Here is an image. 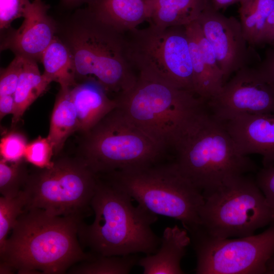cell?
I'll use <instances>...</instances> for the list:
<instances>
[{"label":"cell","instance_id":"obj_1","mask_svg":"<svg viewBox=\"0 0 274 274\" xmlns=\"http://www.w3.org/2000/svg\"><path fill=\"white\" fill-rule=\"evenodd\" d=\"M83 218L54 215L40 209L25 211L0 253L1 261L18 273H64L95 255L85 253L78 239Z\"/></svg>","mask_w":274,"mask_h":274},{"label":"cell","instance_id":"obj_2","mask_svg":"<svg viewBox=\"0 0 274 274\" xmlns=\"http://www.w3.org/2000/svg\"><path fill=\"white\" fill-rule=\"evenodd\" d=\"M57 23L56 36L68 48L77 83L91 80L118 95L135 84L126 54L125 33L104 22L86 6Z\"/></svg>","mask_w":274,"mask_h":274},{"label":"cell","instance_id":"obj_3","mask_svg":"<svg viewBox=\"0 0 274 274\" xmlns=\"http://www.w3.org/2000/svg\"><path fill=\"white\" fill-rule=\"evenodd\" d=\"M90 207L92 224L81 223L80 241L92 253L103 256H124L156 252L160 238L152 230L157 215L142 206H134L125 191L99 176Z\"/></svg>","mask_w":274,"mask_h":274},{"label":"cell","instance_id":"obj_4","mask_svg":"<svg viewBox=\"0 0 274 274\" xmlns=\"http://www.w3.org/2000/svg\"><path fill=\"white\" fill-rule=\"evenodd\" d=\"M173 147L176 152L175 162L202 193L256 168L248 155L238 151L224 123L207 107L186 127Z\"/></svg>","mask_w":274,"mask_h":274},{"label":"cell","instance_id":"obj_5","mask_svg":"<svg viewBox=\"0 0 274 274\" xmlns=\"http://www.w3.org/2000/svg\"><path fill=\"white\" fill-rule=\"evenodd\" d=\"M116 98L126 116L164 148L173 147L206 107L194 93L142 74L131 89Z\"/></svg>","mask_w":274,"mask_h":274},{"label":"cell","instance_id":"obj_6","mask_svg":"<svg viewBox=\"0 0 274 274\" xmlns=\"http://www.w3.org/2000/svg\"><path fill=\"white\" fill-rule=\"evenodd\" d=\"M103 176L148 211L179 220L186 230L200 225L199 212L204 202L202 192L175 162Z\"/></svg>","mask_w":274,"mask_h":274},{"label":"cell","instance_id":"obj_7","mask_svg":"<svg viewBox=\"0 0 274 274\" xmlns=\"http://www.w3.org/2000/svg\"><path fill=\"white\" fill-rule=\"evenodd\" d=\"M83 133L77 157L97 175L157 163L164 149L118 107Z\"/></svg>","mask_w":274,"mask_h":274},{"label":"cell","instance_id":"obj_8","mask_svg":"<svg viewBox=\"0 0 274 274\" xmlns=\"http://www.w3.org/2000/svg\"><path fill=\"white\" fill-rule=\"evenodd\" d=\"M202 194L199 226L210 236H249L274 223V210L256 181L246 174L232 177Z\"/></svg>","mask_w":274,"mask_h":274},{"label":"cell","instance_id":"obj_9","mask_svg":"<svg viewBox=\"0 0 274 274\" xmlns=\"http://www.w3.org/2000/svg\"><path fill=\"white\" fill-rule=\"evenodd\" d=\"M125 39L126 56L134 70L195 94L185 26L149 25L127 32Z\"/></svg>","mask_w":274,"mask_h":274},{"label":"cell","instance_id":"obj_10","mask_svg":"<svg viewBox=\"0 0 274 274\" xmlns=\"http://www.w3.org/2000/svg\"><path fill=\"white\" fill-rule=\"evenodd\" d=\"M98 179L78 157H62L49 167H35L23 190L27 198L25 211L40 209L54 215L84 217Z\"/></svg>","mask_w":274,"mask_h":274},{"label":"cell","instance_id":"obj_11","mask_svg":"<svg viewBox=\"0 0 274 274\" xmlns=\"http://www.w3.org/2000/svg\"><path fill=\"white\" fill-rule=\"evenodd\" d=\"M196 257L197 274L265 273L274 254V223L257 234L219 238L199 225L187 230Z\"/></svg>","mask_w":274,"mask_h":274},{"label":"cell","instance_id":"obj_12","mask_svg":"<svg viewBox=\"0 0 274 274\" xmlns=\"http://www.w3.org/2000/svg\"><path fill=\"white\" fill-rule=\"evenodd\" d=\"M206 106L221 121L242 115L274 114V89L256 68L246 66L236 71Z\"/></svg>","mask_w":274,"mask_h":274},{"label":"cell","instance_id":"obj_13","mask_svg":"<svg viewBox=\"0 0 274 274\" xmlns=\"http://www.w3.org/2000/svg\"><path fill=\"white\" fill-rule=\"evenodd\" d=\"M196 21L214 49L225 83L230 75L247 66L249 43L241 22L233 16L223 15L211 4Z\"/></svg>","mask_w":274,"mask_h":274},{"label":"cell","instance_id":"obj_14","mask_svg":"<svg viewBox=\"0 0 274 274\" xmlns=\"http://www.w3.org/2000/svg\"><path fill=\"white\" fill-rule=\"evenodd\" d=\"M42 0H32L24 9V19L17 29H10L1 42L2 50L9 49L15 56L41 61L43 53L56 35L57 23L48 14Z\"/></svg>","mask_w":274,"mask_h":274},{"label":"cell","instance_id":"obj_15","mask_svg":"<svg viewBox=\"0 0 274 274\" xmlns=\"http://www.w3.org/2000/svg\"><path fill=\"white\" fill-rule=\"evenodd\" d=\"M222 122L242 154L261 155L264 166L274 163V114L242 115Z\"/></svg>","mask_w":274,"mask_h":274},{"label":"cell","instance_id":"obj_16","mask_svg":"<svg viewBox=\"0 0 274 274\" xmlns=\"http://www.w3.org/2000/svg\"><path fill=\"white\" fill-rule=\"evenodd\" d=\"M190 244V236L185 228L177 225L167 227L160 238L159 248L140 258L138 264L144 274L185 273L181 263Z\"/></svg>","mask_w":274,"mask_h":274},{"label":"cell","instance_id":"obj_17","mask_svg":"<svg viewBox=\"0 0 274 274\" xmlns=\"http://www.w3.org/2000/svg\"><path fill=\"white\" fill-rule=\"evenodd\" d=\"M77 112L78 131L86 132L118 107L116 98H111L97 82L88 80L77 83L70 90Z\"/></svg>","mask_w":274,"mask_h":274},{"label":"cell","instance_id":"obj_18","mask_svg":"<svg viewBox=\"0 0 274 274\" xmlns=\"http://www.w3.org/2000/svg\"><path fill=\"white\" fill-rule=\"evenodd\" d=\"M87 7L99 19L123 33L148 21L150 15L146 0H96Z\"/></svg>","mask_w":274,"mask_h":274},{"label":"cell","instance_id":"obj_19","mask_svg":"<svg viewBox=\"0 0 274 274\" xmlns=\"http://www.w3.org/2000/svg\"><path fill=\"white\" fill-rule=\"evenodd\" d=\"M149 25L160 28L186 26L196 21L210 0H151Z\"/></svg>","mask_w":274,"mask_h":274},{"label":"cell","instance_id":"obj_20","mask_svg":"<svg viewBox=\"0 0 274 274\" xmlns=\"http://www.w3.org/2000/svg\"><path fill=\"white\" fill-rule=\"evenodd\" d=\"M50 83L43 74H41L37 62L23 58L21 72L13 95L15 106L12 114V125L19 121L27 108L43 94Z\"/></svg>","mask_w":274,"mask_h":274},{"label":"cell","instance_id":"obj_21","mask_svg":"<svg viewBox=\"0 0 274 274\" xmlns=\"http://www.w3.org/2000/svg\"><path fill=\"white\" fill-rule=\"evenodd\" d=\"M71 89H60L52 112L49 134L54 153L57 154L63 148L67 138L78 131L76 110L72 100Z\"/></svg>","mask_w":274,"mask_h":274},{"label":"cell","instance_id":"obj_22","mask_svg":"<svg viewBox=\"0 0 274 274\" xmlns=\"http://www.w3.org/2000/svg\"><path fill=\"white\" fill-rule=\"evenodd\" d=\"M43 74L61 89H71L77 83L73 61L65 45L56 36L43 54Z\"/></svg>","mask_w":274,"mask_h":274},{"label":"cell","instance_id":"obj_23","mask_svg":"<svg viewBox=\"0 0 274 274\" xmlns=\"http://www.w3.org/2000/svg\"><path fill=\"white\" fill-rule=\"evenodd\" d=\"M239 3V21L244 36L249 45H260L263 26L274 0H241Z\"/></svg>","mask_w":274,"mask_h":274},{"label":"cell","instance_id":"obj_24","mask_svg":"<svg viewBox=\"0 0 274 274\" xmlns=\"http://www.w3.org/2000/svg\"><path fill=\"white\" fill-rule=\"evenodd\" d=\"M139 258L135 254L124 256H103L94 257L74 265L68 270L74 274H128L138 264Z\"/></svg>","mask_w":274,"mask_h":274},{"label":"cell","instance_id":"obj_25","mask_svg":"<svg viewBox=\"0 0 274 274\" xmlns=\"http://www.w3.org/2000/svg\"><path fill=\"white\" fill-rule=\"evenodd\" d=\"M24 159L16 162L0 160V192L2 196L14 198L22 191L29 172Z\"/></svg>","mask_w":274,"mask_h":274},{"label":"cell","instance_id":"obj_26","mask_svg":"<svg viewBox=\"0 0 274 274\" xmlns=\"http://www.w3.org/2000/svg\"><path fill=\"white\" fill-rule=\"evenodd\" d=\"M27 198L23 190L15 197H0V253L6 245L8 235L12 231L19 216L25 211Z\"/></svg>","mask_w":274,"mask_h":274},{"label":"cell","instance_id":"obj_27","mask_svg":"<svg viewBox=\"0 0 274 274\" xmlns=\"http://www.w3.org/2000/svg\"><path fill=\"white\" fill-rule=\"evenodd\" d=\"M53 154V147L48 138L39 136L27 144L24 159L35 167L43 168L52 165V157Z\"/></svg>","mask_w":274,"mask_h":274},{"label":"cell","instance_id":"obj_28","mask_svg":"<svg viewBox=\"0 0 274 274\" xmlns=\"http://www.w3.org/2000/svg\"><path fill=\"white\" fill-rule=\"evenodd\" d=\"M27 144L23 133L14 130L8 132L1 140V158L9 162L23 159Z\"/></svg>","mask_w":274,"mask_h":274},{"label":"cell","instance_id":"obj_29","mask_svg":"<svg viewBox=\"0 0 274 274\" xmlns=\"http://www.w3.org/2000/svg\"><path fill=\"white\" fill-rule=\"evenodd\" d=\"M23 63V58L15 56L9 65L1 70L0 96L13 95L18 82Z\"/></svg>","mask_w":274,"mask_h":274},{"label":"cell","instance_id":"obj_30","mask_svg":"<svg viewBox=\"0 0 274 274\" xmlns=\"http://www.w3.org/2000/svg\"><path fill=\"white\" fill-rule=\"evenodd\" d=\"M30 0H1L0 26L1 31L9 30L12 22L23 16Z\"/></svg>","mask_w":274,"mask_h":274},{"label":"cell","instance_id":"obj_31","mask_svg":"<svg viewBox=\"0 0 274 274\" xmlns=\"http://www.w3.org/2000/svg\"><path fill=\"white\" fill-rule=\"evenodd\" d=\"M255 181L274 210V163L263 166L257 173Z\"/></svg>","mask_w":274,"mask_h":274},{"label":"cell","instance_id":"obj_32","mask_svg":"<svg viewBox=\"0 0 274 274\" xmlns=\"http://www.w3.org/2000/svg\"><path fill=\"white\" fill-rule=\"evenodd\" d=\"M256 68L263 79L274 89V49L266 50L264 59Z\"/></svg>","mask_w":274,"mask_h":274},{"label":"cell","instance_id":"obj_33","mask_svg":"<svg viewBox=\"0 0 274 274\" xmlns=\"http://www.w3.org/2000/svg\"><path fill=\"white\" fill-rule=\"evenodd\" d=\"M274 45V6L263 26L260 45Z\"/></svg>","mask_w":274,"mask_h":274},{"label":"cell","instance_id":"obj_34","mask_svg":"<svg viewBox=\"0 0 274 274\" xmlns=\"http://www.w3.org/2000/svg\"><path fill=\"white\" fill-rule=\"evenodd\" d=\"M15 100L13 95L0 96L1 120L5 116L13 114L15 110Z\"/></svg>","mask_w":274,"mask_h":274},{"label":"cell","instance_id":"obj_35","mask_svg":"<svg viewBox=\"0 0 274 274\" xmlns=\"http://www.w3.org/2000/svg\"><path fill=\"white\" fill-rule=\"evenodd\" d=\"M96 0H60L61 6L68 10H73L79 8L83 5L89 6Z\"/></svg>","mask_w":274,"mask_h":274},{"label":"cell","instance_id":"obj_36","mask_svg":"<svg viewBox=\"0 0 274 274\" xmlns=\"http://www.w3.org/2000/svg\"><path fill=\"white\" fill-rule=\"evenodd\" d=\"M212 7L216 10L226 8L233 4L240 2L241 0H210Z\"/></svg>","mask_w":274,"mask_h":274},{"label":"cell","instance_id":"obj_37","mask_svg":"<svg viewBox=\"0 0 274 274\" xmlns=\"http://www.w3.org/2000/svg\"><path fill=\"white\" fill-rule=\"evenodd\" d=\"M16 271L15 269L8 262L5 261H1L0 274L13 273Z\"/></svg>","mask_w":274,"mask_h":274},{"label":"cell","instance_id":"obj_38","mask_svg":"<svg viewBox=\"0 0 274 274\" xmlns=\"http://www.w3.org/2000/svg\"><path fill=\"white\" fill-rule=\"evenodd\" d=\"M265 273L274 274V254L269 258L266 263Z\"/></svg>","mask_w":274,"mask_h":274},{"label":"cell","instance_id":"obj_39","mask_svg":"<svg viewBox=\"0 0 274 274\" xmlns=\"http://www.w3.org/2000/svg\"><path fill=\"white\" fill-rule=\"evenodd\" d=\"M146 1H151V0H146Z\"/></svg>","mask_w":274,"mask_h":274}]
</instances>
